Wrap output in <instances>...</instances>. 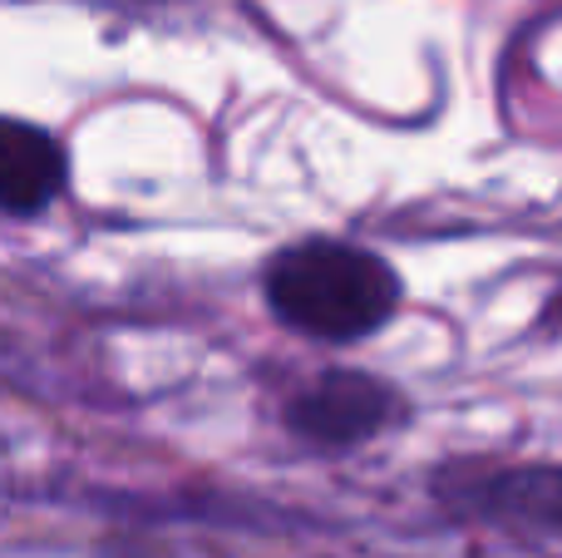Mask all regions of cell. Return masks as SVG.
Returning <instances> with one entry per match:
<instances>
[{
	"mask_svg": "<svg viewBox=\"0 0 562 558\" xmlns=\"http://www.w3.org/2000/svg\"><path fill=\"white\" fill-rule=\"evenodd\" d=\"M262 287L267 306L281 322L316 342H360L380 332L400 306L395 267L366 247L330 237H311L277 253Z\"/></svg>",
	"mask_w": 562,
	"mask_h": 558,
	"instance_id": "cell-1",
	"label": "cell"
},
{
	"mask_svg": "<svg viewBox=\"0 0 562 558\" xmlns=\"http://www.w3.org/2000/svg\"><path fill=\"white\" fill-rule=\"evenodd\" d=\"M400 415H405V395L366 371H326L286 405V425L321 450H356L385 435Z\"/></svg>",
	"mask_w": 562,
	"mask_h": 558,
	"instance_id": "cell-2",
	"label": "cell"
},
{
	"mask_svg": "<svg viewBox=\"0 0 562 558\" xmlns=\"http://www.w3.org/2000/svg\"><path fill=\"white\" fill-rule=\"evenodd\" d=\"M449 510L508 529L558 534L562 539V465H488V470H449L439 480Z\"/></svg>",
	"mask_w": 562,
	"mask_h": 558,
	"instance_id": "cell-3",
	"label": "cell"
},
{
	"mask_svg": "<svg viewBox=\"0 0 562 558\" xmlns=\"http://www.w3.org/2000/svg\"><path fill=\"white\" fill-rule=\"evenodd\" d=\"M65 188V148L45 129L0 114V208L40 213Z\"/></svg>",
	"mask_w": 562,
	"mask_h": 558,
	"instance_id": "cell-4",
	"label": "cell"
}]
</instances>
